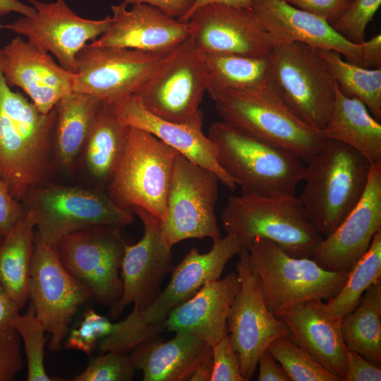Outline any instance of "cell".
<instances>
[{"instance_id":"2e32d148","label":"cell","mask_w":381,"mask_h":381,"mask_svg":"<svg viewBox=\"0 0 381 381\" xmlns=\"http://www.w3.org/2000/svg\"><path fill=\"white\" fill-rule=\"evenodd\" d=\"M164 55L87 44L76 55L73 91L109 105L135 94Z\"/></svg>"},{"instance_id":"9a60e30c","label":"cell","mask_w":381,"mask_h":381,"mask_svg":"<svg viewBox=\"0 0 381 381\" xmlns=\"http://www.w3.org/2000/svg\"><path fill=\"white\" fill-rule=\"evenodd\" d=\"M238 255L236 272L240 286L227 318V332L238 355L241 375L244 381H248L269 345L278 338L289 336V331L268 310L260 281L250 267L248 249L243 246Z\"/></svg>"},{"instance_id":"9c48e42d","label":"cell","mask_w":381,"mask_h":381,"mask_svg":"<svg viewBox=\"0 0 381 381\" xmlns=\"http://www.w3.org/2000/svg\"><path fill=\"white\" fill-rule=\"evenodd\" d=\"M179 154L151 133L130 127L121 159L107 187L109 196L123 209L140 207L163 222Z\"/></svg>"},{"instance_id":"7c38bea8","label":"cell","mask_w":381,"mask_h":381,"mask_svg":"<svg viewBox=\"0 0 381 381\" xmlns=\"http://www.w3.org/2000/svg\"><path fill=\"white\" fill-rule=\"evenodd\" d=\"M219 179L212 171L179 154L169 188L167 215L162 222L170 246L186 239L218 241L221 232L215 214Z\"/></svg>"},{"instance_id":"f1b7e54d","label":"cell","mask_w":381,"mask_h":381,"mask_svg":"<svg viewBox=\"0 0 381 381\" xmlns=\"http://www.w3.org/2000/svg\"><path fill=\"white\" fill-rule=\"evenodd\" d=\"M103 104L92 95L75 91L56 104L54 159L64 170L73 171L95 118Z\"/></svg>"},{"instance_id":"681fc988","label":"cell","mask_w":381,"mask_h":381,"mask_svg":"<svg viewBox=\"0 0 381 381\" xmlns=\"http://www.w3.org/2000/svg\"><path fill=\"white\" fill-rule=\"evenodd\" d=\"M20 310L11 296L0 284V332L11 327L14 317Z\"/></svg>"},{"instance_id":"f5cc1de1","label":"cell","mask_w":381,"mask_h":381,"mask_svg":"<svg viewBox=\"0 0 381 381\" xmlns=\"http://www.w3.org/2000/svg\"><path fill=\"white\" fill-rule=\"evenodd\" d=\"M213 368L212 353L204 358L197 366L189 380L209 381L210 380Z\"/></svg>"},{"instance_id":"277c9868","label":"cell","mask_w":381,"mask_h":381,"mask_svg":"<svg viewBox=\"0 0 381 381\" xmlns=\"http://www.w3.org/2000/svg\"><path fill=\"white\" fill-rule=\"evenodd\" d=\"M207 136L219 164L243 193L296 195L306 166L295 153L222 121L211 124Z\"/></svg>"},{"instance_id":"ffe728a7","label":"cell","mask_w":381,"mask_h":381,"mask_svg":"<svg viewBox=\"0 0 381 381\" xmlns=\"http://www.w3.org/2000/svg\"><path fill=\"white\" fill-rule=\"evenodd\" d=\"M381 231V164H371L365 192L339 226L323 238L312 259L323 269L349 272Z\"/></svg>"},{"instance_id":"d4e9b609","label":"cell","mask_w":381,"mask_h":381,"mask_svg":"<svg viewBox=\"0 0 381 381\" xmlns=\"http://www.w3.org/2000/svg\"><path fill=\"white\" fill-rule=\"evenodd\" d=\"M278 318L298 346L339 381H344L348 349L341 335V320L331 315L326 303L303 302L283 311Z\"/></svg>"},{"instance_id":"484cf974","label":"cell","mask_w":381,"mask_h":381,"mask_svg":"<svg viewBox=\"0 0 381 381\" xmlns=\"http://www.w3.org/2000/svg\"><path fill=\"white\" fill-rule=\"evenodd\" d=\"M239 286L236 272L207 283L169 312L164 329L190 334L212 346L228 334L227 318Z\"/></svg>"},{"instance_id":"4dcf8cb0","label":"cell","mask_w":381,"mask_h":381,"mask_svg":"<svg viewBox=\"0 0 381 381\" xmlns=\"http://www.w3.org/2000/svg\"><path fill=\"white\" fill-rule=\"evenodd\" d=\"M35 230L33 214L25 212L0 244V284L20 309L28 301Z\"/></svg>"},{"instance_id":"5b68a950","label":"cell","mask_w":381,"mask_h":381,"mask_svg":"<svg viewBox=\"0 0 381 381\" xmlns=\"http://www.w3.org/2000/svg\"><path fill=\"white\" fill-rule=\"evenodd\" d=\"M221 221L226 233L239 238L244 247L255 238H265L295 258H312L323 238L296 195H232L222 212Z\"/></svg>"},{"instance_id":"7bdbcfd3","label":"cell","mask_w":381,"mask_h":381,"mask_svg":"<svg viewBox=\"0 0 381 381\" xmlns=\"http://www.w3.org/2000/svg\"><path fill=\"white\" fill-rule=\"evenodd\" d=\"M303 11L325 18L331 25L345 11L352 0H285Z\"/></svg>"},{"instance_id":"e0dca14e","label":"cell","mask_w":381,"mask_h":381,"mask_svg":"<svg viewBox=\"0 0 381 381\" xmlns=\"http://www.w3.org/2000/svg\"><path fill=\"white\" fill-rule=\"evenodd\" d=\"M28 1L36 9V15L23 16L13 23L0 25V29L26 37L28 41L54 55L64 69L76 73V55L87 42L95 41L107 30L111 16L102 20L80 17L64 0L52 3Z\"/></svg>"},{"instance_id":"74e56055","label":"cell","mask_w":381,"mask_h":381,"mask_svg":"<svg viewBox=\"0 0 381 381\" xmlns=\"http://www.w3.org/2000/svg\"><path fill=\"white\" fill-rule=\"evenodd\" d=\"M135 368L128 352L108 351L95 358L73 381H130Z\"/></svg>"},{"instance_id":"f35d334b","label":"cell","mask_w":381,"mask_h":381,"mask_svg":"<svg viewBox=\"0 0 381 381\" xmlns=\"http://www.w3.org/2000/svg\"><path fill=\"white\" fill-rule=\"evenodd\" d=\"M114 328V323L109 318L89 309L83 314L79 325L70 332L64 347L90 356L99 341L110 335Z\"/></svg>"},{"instance_id":"30bf717a","label":"cell","mask_w":381,"mask_h":381,"mask_svg":"<svg viewBox=\"0 0 381 381\" xmlns=\"http://www.w3.org/2000/svg\"><path fill=\"white\" fill-rule=\"evenodd\" d=\"M270 79L284 104L303 123L322 131L335 97L336 81L318 49L294 42L275 45Z\"/></svg>"},{"instance_id":"7a4b0ae2","label":"cell","mask_w":381,"mask_h":381,"mask_svg":"<svg viewBox=\"0 0 381 381\" xmlns=\"http://www.w3.org/2000/svg\"><path fill=\"white\" fill-rule=\"evenodd\" d=\"M242 247L239 238L226 234L213 242L205 253L192 248L178 265L173 266L168 285L153 302L142 311L133 309L126 319L114 323L113 332L99 341L98 349L102 353L128 352L164 330L163 324L169 312L207 283L219 279L226 263L238 254Z\"/></svg>"},{"instance_id":"60d3db41","label":"cell","mask_w":381,"mask_h":381,"mask_svg":"<svg viewBox=\"0 0 381 381\" xmlns=\"http://www.w3.org/2000/svg\"><path fill=\"white\" fill-rule=\"evenodd\" d=\"M211 346L213 368L210 381H244L238 355L228 334Z\"/></svg>"},{"instance_id":"cb8c5ba5","label":"cell","mask_w":381,"mask_h":381,"mask_svg":"<svg viewBox=\"0 0 381 381\" xmlns=\"http://www.w3.org/2000/svg\"><path fill=\"white\" fill-rule=\"evenodd\" d=\"M251 9L277 44L303 42L315 49L337 52L346 61L361 66V44L346 40L325 18L285 0H252Z\"/></svg>"},{"instance_id":"f6af8a7d","label":"cell","mask_w":381,"mask_h":381,"mask_svg":"<svg viewBox=\"0 0 381 381\" xmlns=\"http://www.w3.org/2000/svg\"><path fill=\"white\" fill-rule=\"evenodd\" d=\"M381 368L358 353L348 350L344 381H380Z\"/></svg>"},{"instance_id":"d6986e66","label":"cell","mask_w":381,"mask_h":381,"mask_svg":"<svg viewBox=\"0 0 381 381\" xmlns=\"http://www.w3.org/2000/svg\"><path fill=\"white\" fill-rule=\"evenodd\" d=\"M189 21L190 37L202 53L270 56L277 43L251 8L210 4L198 8Z\"/></svg>"},{"instance_id":"e575fe53","label":"cell","mask_w":381,"mask_h":381,"mask_svg":"<svg viewBox=\"0 0 381 381\" xmlns=\"http://www.w3.org/2000/svg\"><path fill=\"white\" fill-rule=\"evenodd\" d=\"M341 330L348 350L381 367V310L361 298L342 318Z\"/></svg>"},{"instance_id":"f546056e","label":"cell","mask_w":381,"mask_h":381,"mask_svg":"<svg viewBox=\"0 0 381 381\" xmlns=\"http://www.w3.org/2000/svg\"><path fill=\"white\" fill-rule=\"evenodd\" d=\"M129 130L109 105L102 106L82 151L86 169L97 188H107L126 147Z\"/></svg>"},{"instance_id":"ee69618b","label":"cell","mask_w":381,"mask_h":381,"mask_svg":"<svg viewBox=\"0 0 381 381\" xmlns=\"http://www.w3.org/2000/svg\"><path fill=\"white\" fill-rule=\"evenodd\" d=\"M22 203L13 198L0 179V234L5 237L25 215Z\"/></svg>"},{"instance_id":"f907efd6","label":"cell","mask_w":381,"mask_h":381,"mask_svg":"<svg viewBox=\"0 0 381 381\" xmlns=\"http://www.w3.org/2000/svg\"><path fill=\"white\" fill-rule=\"evenodd\" d=\"M210 4H218L236 8H251L252 0H194L193 5L188 13L179 20L188 22L192 14L198 8Z\"/></svg>"},{"instance_id":"44dd1931","label":"cell","mask_w":381,"mask_h":381,"mask_svg":"<svg viewBox=\"0 0 381 381\" xmlns=\"http://www.w3.org/2000/svg\"><path fill=\"white\" fill-rule=\"evenodd\" d=\"M111 6L107 30L89 44L116 47L165 55L192 36L190 21L181 22L146 4Z\"/></svg>"},{"instance_id":"b9f144b4","label":"cell","mask_w":381,"mask_h":381,"mask_svg":"<svg viewBox=\"0 0 381 381\" xmlns=\"http://www.w3.org/2000/svg\"><path fill=\"white\" fill-rule=\"evenodd\" d=\"M21 339L10 327L0 332V381H12L22 370Z\"/></svg>"},{"instance_id":"8d00e7d4","label":"cell","mask_w":381,"mask_h":381,"mask_svg":"<svg viewBox=\"0 0 381 381\" xmlns=\"http://www.w3.org/2000/svg\"><path fill=\"white\" fill-rule=\"evenodd\" d=\"M267 350L283 368L290 380L339 381L315 362L289 336L277 339L269 345Z\"/></svg>"},{"instance_id":"8992f818","label":"cell","mask_w":381,"mask_h":381,"mask_svg":"<svg viewBox=\"0 0 381 381\" xmlns=\"http://www.w3.org/2000/svg\"><path fill=\"white\" fill-rule=\"evenodd\" d=\"M212 100L222 121L291 151L306 164L327 140L284 104L271 80L255 89L222 91Z\"/></svg>"},{"instance_id":"ac0fdd59","label":"cell","mask_w":381,"mask_h":381,"mask_svg":"<svg viewBox=\"0 0 381 381\" xmlns=\"http://www.w3.org/2000/svg\"><path fill=\"white\" fill-rule=\"evenodd\" d=\"M131 211L142 221L143 235L133 245L124 243L121 266L123 291L109 311V316L114 319L131 303L133 310L138 311L150 305L173 267L172 247L164 236L162 221L140 207H133Z\"/></svg>"},{"instance_id":"bcb514c9","label":"cell","mask_w":381,"mask_h":381,"mask_svg":"<svg viewBox=\"0 0 381 381\" xmlns=\"http://www.w3.org/2000/svg\"><path fill=\"white\" fill-rule=\"evenodd\" d=\"M123 3L134 5L146 4L157 7L164 13L181 20L190 11L194 0H123Z\"/></svg>"},{"instance_id":"7dc6e473","label":"cell","mask_w":381,"mask_h":381,"mask_svg":"<svg viewBox=\"0 0 381 381\" xmlns=\"http://www.w3.org/2000/svg\"><path fill=\"white\" fill-rule=\"evenodd\" d=\"M260 371L258 380L259 381H291L280 364L267 349L258 360Z\"/></svg>"},{"instance_id":"7402d4cb","label":"cell","mask_w":381,"mask_h":381,"mask_svg":"<svg viewBox=\"0 0 381 381\" xmlns=\"http://www.w3.org/2000/svg\"><path fill=\"white\" fill-rule=\"evenodd\" d=\"M0 67L8 85L23 90L44 114L73 91L75 73L64 69L49 53L20 35L1 47Z\"/></svg>"},{"instance_id":"83f0119b","label":"cell","mask_w":381,"mask_h":381,"mask_svg":"<svg viewBox=\"0 0 381 381\" xmlns=\"http://www.w3.org/2000/svg\"><path fill=\"white\" fill-rule=\"evenodd\" d=\"M322 133L327 139L353 147L371 164H381L380 121L361 100L344 95L337 82L334 102Z\"/></svg>"},{"instance_id":"3957f363","label":"cell","mask_w":381,"mask_h":381,"mask_svg":"<svg viewBox=\"0 0 381 381\" xmlns=\"http://www.w3.org/2000/svg\"><path fill=\"white\" fill-rule=\"evenodd\" d=\"M370 167L357 150L332 139L306 163L305 185L298 198L322 238L330 235L358 204Z\"/></svg>"},{"instance_id":"d590c367","label":"cell","mask_w":381,"mask_h":381,"mask_svg":"<svg viewBox=\"0 0 381 381\" xmlns=\"http://www.w3.org/2000/svg\"><path fill=\"white\" fill-rule=\"evenodd\" d=\"M23 341L28 367V381H64L58 377L47 375L44 364V346L47 337L42 323L36 316L31 305L25 313H19L14 317L11 325Z\"/></svg>"},{"instance_id":"5bb4252c","label":"cell","mask_w":381,"mask_h":381,"mask_svg":"<svg viewBox=\"0 0 381 381\" xmlns=\"http://www.w3.org/2000/svg\"><path fill=\"white\" fill-rule=\"evenodd\" d=\"M120 227L97 226L72 233L55 246L64 267L87 285L93 298L111 308L123 286L119 272L124 250Z\"/></svg>"},{"instance_id":"4316f807","label":"cell","mask_w":381,"mask_h":381,"mask_svg":"<svg viewBox=\"0 0 381 381\" xmlns=\"http://www.w3.org/2000/svg\"><path fill=\"white\" fill-rule=\"evenodd\" d=\"M175 333L168 341L155 335L131 350L133 365L143 372V381L189 380L197 366L212 353V346L197 337Z\"/></svg>"},{"instance_id":"db71d44e","label":"cell","mask_w":381,"mask_h":381,"mask_svg":"<svg viewBox=\"0 0 381 381\" xmlns=\"http://www.w3.org/2000/svg\"><path fill=\"white\" fill-rule=\"evenodd\" d=\"M4 238L0 234V244L3 241Z\"/></svg>"},{"instance_id":"836d02e7","label":"cell","mask_w":381,"mask_h":381,"mask_svg":"<svg viewBox=\"0 0 381 381\" xmlns=\"http://www.w3.org/2000/svg\"><path fill=\"white\" fill-rule=\"evenodd\" d=\"M381 279V231L374 236L368 250L349 272L348 278L337 295L326 303L329 312L342 318L358 304L364 292Z\"/></svg>"},{"instance_id":"ab89813d","label":"cell","mask_w":381,"mask_h":381,"mask_svg":"<svg viewBox=\"0 0 381 381\" xmlns=\"http://www.w3.org/2000/svg\"><path fill=\"white\" fill-rule=\"evenodd\" d=\"M380 4L381 0H352L332 26L348 41L361 44L365 41L366 27Z\"/></svg>"},{"instance_id":"c3c4849f","label":"cell","mask_w":381,"mask_h":381,"mask_svg":"<svg viewBox=\"0 0 381 381\" xmlns=\"http://www.w3.org/2000/svg\"><path fill=\"white\" fill-rule=\"evenodd\" d=\"M361 66L366 68H381V35L361 43Z\"/></svg>"},{"instance_id":"8fae6325","label":"cell","mask_w":381,"mask_h":381,"mask_svg":"<svg viewBox=\"0 0 381 381\" xmlns=\"http://www.w3.org/2000/svg\"><path fill=\"white\" fill-rule=\"evenodd\" d=\"M207 86L204 54L189 37L162 57L133 95L158 117L191 123L203 121L200 105Z\"/></svg>"},{"instance_id":"4fadbf2b","label":"cell","mask_w":381,"mask_h":381,"mask_svg":"<svg viewBox=\"0 0 381 381\" xmlns=\"http://www.w3.org/2000/svg\"><path fill=\"white\" fill-rule=\"evenodd\" d=\"M91 298L90 289L64 267L55 248L44 243L35 234L28 300L50 334V350L61 349L71 319Z\"/></svg>"},{"instance_id":"603a6c76","label":"cell","mask_w":381,"mask_h":381,"mask_svg":"<svg viewBox=\"0 0 381 381\" xmlns=\"http://www.w3.org/2000/svg\"><path fill=\"white\" fill-rule=\"evenodd\" d=\"M109 106L124 125L151 133L190 161L214 172L231 190L236 188L217 160L214 145L202 131L203 121L176 123L162 119L147 111L135 95Z\"/></svg>"},{"instance_id":"6da1fadb","label":"cell","mask_w":381,"mask_h":381,"mask_svg":"<svg viewBox=\"0 0 381 381\" xmlns=\"http://www.w3.org/2000/svg\"><path fill=\"white\" fill-rule=\"evenodd\" d=\"M56 123L55 107L41 113L12 90L0 67V179L20 202L52 171Z\"/></svg>"},{"instance_id":"1f68e13d","label":"cell","mask_w":381,"mask_h":381,"mask_svg":"<svg viewBox=\"0 0 381 381\" xmlns=\"http://www.w3.org/2000/svg\"><path fill=\"white\" fill-rule=\"evenodd\" d=\"M207 73V92L212 99L226 90H252L270 79V56L203 53Z\"/></svg>"},{"instance_id":"ba28073f","label":"cell","mask_w":381,"mask_h":381,"mask_svg":"<svg viewBox=\"0 0 381 381\" xmlns=\"http://www.w3.org/2000/svg\"><path fill=\"white\" fill-rule=\"evenodd\" d=\"M246 248L265 304L277 318L303 302L327 301L338 294L349 276V272L327 271L312 258L291 256L268 239L255 238Z\"/></svg>"},{"instance_id":"d6a6232c","label":"cell","mask_w":381,"mask_h":381,"mask_svg":"<svg viewBox=\"0 0 381 381\" xmlns=\"http://www.w3.org/2000/svg\"><path fill=\"white\" fill-rule=\"evenodd\" d=\"M318 49L340 90L361 100L381 121V68H366L344 61L335 51Z\"/></svg>"},{"instance_id":"52a82bcc","label":"cell","mask_w":381,"mask_h":381,"mask_svg":"<svg viewBox=\"0 0 381 381\" xmlns=\"http://www.w3.org/2000/svg\"><path fill=\"white\" fill-rule=\"evenodd\" d=\"M20 202L33 214L35 234L54 247L66 236L93 226L123 227L133 222V212L116 205L107 191L42 183L31 188Z\"/></svg>"},{"instance_id":"816d5d0a","label":"cell","mask_w":381,"mask_h":381,"mask_svg":"<svg viewBox=\"0 0 381 381\" xmlns=\"http://www.w3.org/2000/svg\"><path fill=\"white\" fill-rule=\"evenodd\" d=\"M16 12L27 17H34L37 11L34 7L25 5L18 0H0V16Z\"/></svg>"}]
</instances>
